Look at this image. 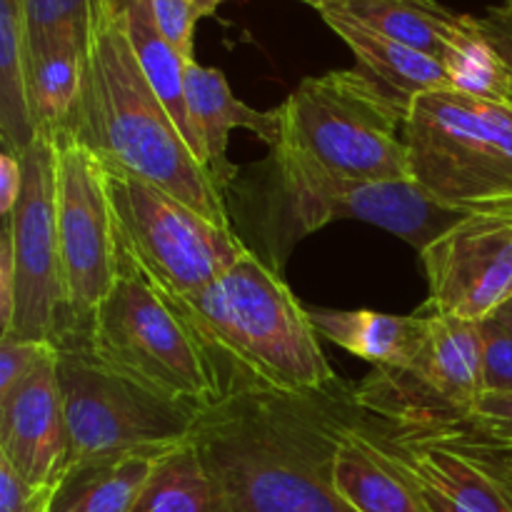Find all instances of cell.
<instances>
[{"instance_id":"cell-13","label":"cell","mask_w":512,"mask_h":512,"mask_svg":"<svg viewBox=\"0 0 512 512\" xmlns=\"http://www.w3.org/2000/svg\"><path fill=\"white\" fill-rule=\"evenodd\" d=\"M428 313L483 323L512 300V215L470 210L420 253Z\"/></svg>"},{"instance_id":"cell-19","label":"cell","mask_w":512,"mask_h":512,"mask_svg":"<svg viewBox=\"0 0 512 512\" xmlns=\"http://www.w3.org/2000/svg\"><path fill=\"white\" fill-rule=\"evenodd\" d=\"M170 450H140L70 465L48 512H133L150 475Z\"/></svg>"},{"instance_id":"cell-1","label":"cell","mask_w":512,"mask_h":512,"mask_svg":"<svg viewBox=\"0 0 512 512\" xmlns=\"http://www.w3.org/2000/svg\"><path fill=\"white\" fill-rule=\"evenodd\" d=\"M358 410L340 378L315 393H245L205 408L190 440L218 512H355L333 485V455Z\"/></svg>"},{"instance_id":"cell-8","label":"cell","mask_w":512,"mask_h":512,"mask_svg":"<svg viewBox=\"0 0 512 512\" xmlns=\"http://www.w3.org/2000/svg\"><path fill=\"white\" fill-rule=\"evenodd\" d=\"M118 243L163 295H188L233 268L248 248L165 190L108 170Z\"/></svg>"},{"instance_id":"cell-9","label":"cell","mask_w":512,"mask_h":512,"mask_svg":"<svg viewBox=\"0 0 512 512\" xmlns=\"http://www.w3.org/2000/svg\"><path fill=\"white\" fill-rule=\"evenodd\" d=\"M425 315L428 333L413 360L403 368H375L355 388L365 413L405 433L460 423L485 395L480 323Z\"/></svg>"},{"instance_id":"cell-16","label":"cell","mask_w":512,"mask_h":512,"mask_svg":"<svg viewBox=\"0 0 512 512\" xmlns=\"http://www.w3.org/2000/svg\"><path fill=\"white\" fill-rule=\"evenodd\" d=\"M185 100H188L190 123L203 148L205 168L225 195L240 173L228 158L230 133L235 128H245L270 145L278 128L275 110H255L245 105L233 95L223 70L205 68L198 60L185 68Z\"/></svg>"},{"instance_id":"cell-25","label":"cell","mask_w":512,"mask_h":512,"mask_svg":"<svg viewBox=\"0 0 512 512\" xmlns=\"http://www.w3.org/2000/svg\"><path fill=\"white\" fill-rule=\"evenodd\" d=\"M110 0H23L25 58L75 45L90 50Z\"/></svg>"},{"instance_id":"cell-15","label":"cell","mask_w":512,"mask_h":512,"mask_svg":"<svg viewBox=\"0 0 512 512\" xmlns=\"http://www.w3.org/2000/svg\"><path fill=\"white\" fill-rule=\"evenodd\" d=\"M333 485L355 512H428L410 475L390 458L363 408L345 423L333 455Z\"/></svg>"},{"instance_id":"cell-32","label":"cell","mask_w":512,"mask_h":512,"mask_svg":"<svg viewBox=\"0 0 512 512\" xmlns=\"http://www.w3.org/2000/svg\"><path fill=\"white\" fill-rule=\"evenodd\" d=\"M480 35L488 40L490 48L498 53L510 83V105H512V0L505 5H493L483 15H475Z\"/></svg>"},{"instance_id":"cell-38","label":"cell","mask_w":512,"mask_h":512,"mask_svg":"<svg viewBox=\"0 0 512 512\" xmlns=\"http://www.w3.org/2000/svg\"><path fill=\"white\" fill-rule=\"evenodd\" d=\"M198 3H200V5H205V8H208L210 13H215V10H218L220 5L225 3V0H198Z\"/></svg>"},{"instance_id":"cell-3","label":"cell","mask_w":512,"mask_h":512,"mask_svg":"<svg viewBox=\"0 0 512 512\" xmlns=\"http://www.w3.org/2000/svg\"><path fill=\"white\" fill-rule=\"evenodd\" d=\"M58 135L78 140L108 170L145 180L230 228L225 195L188 148L130 48L118 0H110L95 30L78 105Z\"/></svg>"},{"instance_id":"cell-18","label":"cell","mask_w":512,"mask_h":512,"mask_svg":"<svg viewBox=\"0 0 512 512\" xmlns=\"http://www.w3.org/2000/svg\"><path fill=\"white\" fill-rule=\"evenodd\" d=\"M335 10L408 48L430 55L438 63H453L455 55L478 35L475 15L450 13L435 0H340Z\"/></svg>"},{"instance_id":"cell-24","label":"cell","mask_w":512,"mask_h":512,"mask_svg":"<svg viewBox=\"0 0 512 512\" xmlns=\"http://www.w3.org/2000/svg\"><path fill=\"white\" fill-rule=\"evenodd\" d=\"M133 512H218L213 478L193 440L160 460Z\"/></svg>"},{"instance_id":"cell-20","label":"cell","mask_w":512,"mask_h":512,"mask_svg":"<svg viewBox=\"0 0 512 512\" xmlns=\"http://www.w3.org/2000/svg\"><path fill=\"white\" fill-rule=\"evenodd\" d=\"M320 338L340 345L375 368H403L428 333V315H393L380 310L308 308Z\"/></svg>"},{"instance_id":"cell-6","label":"cell","mask_w":512,"mask_h":512,"mask_svg":"<svg viewBox=\"0 0 512 512\" xmlns=\"http://www.w3.org/2000/svg\"><path fill=\"white\" fill-rule=\"evenodd\" d=\"M413 180L460 210L512 200V105L460 88L415 98L403 123Z\"/></svg>"},{"instance_id":"cell-2","label":"cell","mask_w":512,"mask_h":512,"mask_svg":"<svg viewBox=\"0 0 512 512\" xmlns=\"http://www.w3.org/2000/svg\"><path fill=\"white\" fill-rule=\"evenodd\" d=\"M163 298L198 340L220 400L315 393L338 380L308 308L253 250L205 288Z\"/></svg>"},{"instance_id":"cell-36","label":"cell","mask_w":512,"mask_h":512,"mask_svg":"<svg viewBox=\"0 0 512 512\" xmlns=\"http://www.w3.org/2000/svg\"><path fill=\"white\" fill-rule=\"evenodd\" d=\"M478 210H500V213H508V215H512V200H503V203L485 205V208H478Z\"/></svg>"},{"instance_id":"cell-27","label":"cell","mask_w":512,"mask_h":512,"mask_svg":"<svg viewBox=\"0 0 512 512\" xmlns=\"http://www.w3.org/2000/svg\"><path fill=\"white\" fill-rule=\"evenodd\" d=\"M150 10L163 38L185 60H195V25L213 13L198 0H150Z\"/></svg>"},{"instance_id":"cell-10","label":"cell","mask_w":512,"mask_h":512,"mask_svg":"<svg viewBox=\"0 0 512 512\" xmlns=\"http://www.w3.org/2000/svg\"><path fill=\"white\" fill-rule=\"evenodd\" d=\"M53 143L55 218L68 300L65 335H73L88 328L93 313L118 280V225L103 160L70 135H55Z\"/></svg>"},{"instance_id":"cell-33","label":"cell","mask_w":512,"mask_h":512,"mask_svg":"<svg viewBox=\"0 0 512 512\" xmlns=\"http://www.w3.org/2000/svg\"><path fill=\"white\" fill-rule=\"evenodd\" d=\"M15 315V258L10 230L0 233V335H8Z\"/></svg>"},{"instance_id":"cell-11","label":"cell","mask_w":512,"mask_h":512,"mask_svg":"<svg viewBox=\"0 0 512 512\" xmlns=\"http://www.w3.org/2000/svg\"><path fill=\"white\" fill-rule=\"evenodd\" d=\"M20 160L23 190L13 215L3 220L15 258V315L8 335L55 345L68 333L55 218V143L38 135Z\"/></svg>"},{"instance_id":"cell-31","label":"cell","mask_w":512,"mask_h":512,"mask_svg":"<svg viewBox=\"0 0 512 512\" xmlns=\"http://www.w3.org/2000/svg\"><path fill=\"white\" fill-rule=\"evenodd\" d=\"M425 438L443 440V443H450L458 450H463L465 455L478 460L488 473H493L512 493V445L488 443V440L470 438V435H425Z\"/></svg>"},{"instance_id":"cell-23","label":"cell","mask_w":512,"mask_h":512,"mask_svg":"<svg viewBox=\"0 0 512 512\" xmlns=\"http://www.w3.org/2000/svg\"><path fill=\"white\" fill-rule=\"evenodd\" d=\"M88 53L75 45H60L25 58L30 115L35 133L43 138L53 140L68 125L83 88Z\"/></svg>"},{"instance_id":"cell-29","label":"cell","mask_w":512,"mask_h":512,"mask_svg":"<svg viewBox=\"0 0 512 512\" xmlns=\"http://www.w3.org/2000/svg\"><path fill=\"white\" fill-rule=\"evenodd\" d=\"M53 348L55 345L50 343H35V340H20L10 335L0 338V398L23 383Z\"/></svg>"},{"instance_id":"cell-30","label":"cell","mask_w":512,"mask_h":512,"mask_svg":"<svg viewBox=\"0 0 512 512\" xmlns=\"http://www.w3.org/2000/svg\"><path fill=\"white\" fill-rule=\"evenodd\" d=\"M53 493L30 485L8 460L0 458V512H48Z\"/></svg>"},{"instance_id":"cell-34","label":"cell","mask_w":512,"mask_h":512,"mask_svg":"<svg viewBox=\"0 0 512 512\" xmlns=\"http://www.w3.org/2000/svg\"><path fill=\"white\" fill-rule=\"evenodd\" d=\"M23 190V160L3 150L0 153V218L8 220Z\"/></svg>"},{"instance_id":"cell-26","label":"cell","mask_w":512,"mask_h":512,"mask_svg":"<svg viewBox=\"0 0 512 512\" xmlns=\"http://www.w3.org/2000/svg\"><path fill=\"white\" fill-rule=\"evenodd\" d=\"M413 435H470V438L488 440V443L512 445V393L483 395L468 413V418H463L460 423L440 428L435 433Z\"/></svg>"},{"instance_id":"cell-14","label":"cell","mask_w":512,"mask_h":512,"mask_svg":"<svg viewBox=\"0 0 512 512\" xmlns=\"http://www.w3.org/2000/svg\"><path fill=\"white\" fill-rule=\"evenodd\" d=\"M0 458L23 480L55 490L68 470L70 438L60 385L58 348L8 395L0 398Z\"/></svg>"},{"instance_id":"cell-22","label":"cell","mask_w":512,"mask_h":512,"mask_svg":"<svg viewBox=\"0 0 512 512\" xmlns=\"http://www.w3.org/2000/svg\"><path fill=\"white\" fill-rule=\"evenodd\" d=\"M28 103L23 0H0V140L3 150L23 158L35 143Z\"/></svg>"},{"instance_id":"cell-17","label":"cell","mask_w":512,"mask_h":512,"mask_svg":"<svg viewBox=\"0 0 512 512\" xmlns=\"http://www.w3.org/2000/svg\"><path fill=\"white\" fill-rule=\"evenodd\" d=\"M320 18L345 40L358 60L360 73L403 118H408L418 95L455 88L445 65L430 55L408 48L335 10H320Z\"/></svg>"},{"instance_id":"cell-5","label":"cell","mask_w":512,"mask_h":512,"mask_svg":"<svg viewBox=\"0 0 512 512\" xmlns=\"http://www.w3.org/2000/svg\"><path fill=\"white\" fill-rule=\"evenodd\" d=\"M73 338L83 340L100 363L158 398L198 410L220 403L198 340L123 248L113 290L88 328Z\"/></svg>"},{"instance_id":"cell-4","label":"cell","mask_w":512,"mask_h":512,"mask_svg":"<svg viewBox=\"0 0 512 512\" xmlns=\"http://www.w3.org/2000/svg\"><path fill=\"white\" fill-rule=\"evenodd\" d=\"M273 110L275 183L413 180L405 118L358 68L305 78Z\"/></svg>"},{"instance_id":"cell-21","label":"cell","mask_w":512,"mask_h":512,"mask_svg":"<svg viewBox=\"0 0 512 512\" xmlns=\"http://www.w3.org/2000/svg\"><path fill=\"white\" fill-rule=\"evenodd\" d=\"M118 8L120 15H123V25L125 33H128L130 48H133L145 78L153 85L160 103L168 108L170 118L175 120L178 130L183 133L188 148L193 150L198 163L205 168L203 148H200V140L198 135H195L193 123H190L188 100H185V68H188V63H193V60H185L183 55L163 38V33H160L158 25H155L150 0H118Z\"/></svg>"},{"instance_id":"cell-7","label":"cell","mask_w":512,"mask_h":512,"mask_svg":"<svg viewBox=\"0 0 512 512\" xmlns=\"http://www.w3.org/2000/svg\"><path fill=\"white\" fill-rule=\"evenodd\" d=\"M55 348L68 418V468L108 455L168 450L190 438L203 410L140 388L100 363L73 335Z\"/></svg>"},{"instance_id":"cell-12","label":"cell","mask_w":512,"mask_h":512,"mask_svg":"<svg viewBox=\"0 0 512 512\" xmlns=\"http://www.w3.org/2000/svg\"><path fill=\"white\" fill-rule=\"evenodd\" d=\"M295 238L333 220H360L398 235L423 253L470 210L435 200L415 180H298L275 183Z\"/></svg>"},{"instance_id":"cell-28","label":"cell","mask_w":512,"mask_h":512,"mask_svg":"<svg viewBox=\"0 0 512 512\" xmlns=\"http://www.w3.org/2000/svg\"><path fill=\"white\" fill-rule=\"evenodd\" d=\"M483 330V393H512V333L493 318L480 323Z\"/></svg>"},{"instance_id":"cell-37","label":"cell","mask_w":512,"mask_h":512,"mask_svg":"<svg viewBox=\"0 0 512 512\" xmlns=\"http://www.w3.org/2000/svg\"><path fill=\"white\" fill-rule=\"evenodd\" d=\"M303 3H308L310 8H315L320 13V10H325V8H330V5H335V3H340V0H303Z\"/></svg>"},{"instance_id":"cell-35","label":"cell","mask_w":512,"mask_h":512,"mask_svg":"<svg viewBox=\"0 0 512 512\" xmlns=\"http://www.w3.org/2000/svg\"><path fill=\"white\" fill-rule=\"evenodd\" d=\"M493 320H495V323L503 325V328L508 330V333H512V300H510V303H505L503 308H500L498 313L493 315Z\"/></svg>"}]
</instances>
